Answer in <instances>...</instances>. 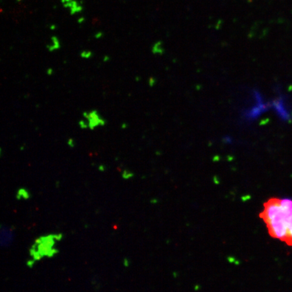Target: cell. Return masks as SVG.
Listing matches in <instances>:
<instances>
[{"mask_svg": "<svg viewBox=\"0 0 292 292\" xmlns=\"http://www.w3.org/2000/svg\"><path fill=\"white\" fill-rule=\"evenodd\" d=\"M62 239V235H50L38 238L33 244L30 253L32 257V265L34 261L40 260L44 257H51L57 253L58 250L55 248L56 243Z\"/></svg>", "mask_w": 292, "mask_h": 292, "instance_id": "cell-1", "label": "cell"}, {"mask_svg": "<svg viewBox=\"0 0 292 292\" xmlns=\"http://www.w3.org/2000/svg\"><path fill=\"white\" fill-rule=\"evenodd\" d=\"M272 107L281 119L288 121L291 119V111L287 99L282 96L277 98L272 103Z\"/></svg>", "mask_w": 292, "mask_h": 292, "instance_id": "cell-2", "label": "cell"}, {"mask_svg": "<svg viewBox=\"0 0 292 292\" xmlns=\"http://www.w3.org/2000/svg\"><path fill=\"white\" fill-rule=\"evenodd\" d=\"M82 116L88 122L89 129L94 130L99 127H104L106 124V120L99 114L97 110L85 111L82 113Z\"/></svg>", "mask_w": 292, "mask_h": 292, "instance_id": "cell-3", "label": "cell"}, {"mask_svg": "<svg viewBox=\"0 0 292 292\" xmlns=\"http://www.w3.org/2000/svg\"><path fill=\"white\" fill-rule=\"evenodd\" d=\"M281 200L287 212V240L286 243L292 246V199L281 198Z\"/></svg>", "mask_w": 292, "mask_h": 292, "instance_id": "cell-4", "label": "cell"}, {"mask_svg": "<svg viewBox=\"0 0 292 292\" xmlns=\"http://www.w3.org/2000/svg\"><path fill=\"white\" fill-rule=\"evenodd\" d=\"M14 229L8 225L1 226V246L2 247L8 248L12 246L14 240Z\"/></svg>", "mask_w": 292, "mask_h": 292, "instance_id": "cell-5", "label": "cell"}, {"mask_svg": "<svg viewBox=\"0 0 292 292\" xmlns=\"http://www.w3.org/2000/svg\"><path fill=\"white\" fill-rule=\"evenodd\" d=\"M30 194L29 193V191L24 188H20V189H19L18 191H17L16 198L18 199H27L30 198Z\"/></svg>", "mask_w": 292, "mask_h": 292, "instance_id": "cell-6", "label": "cell"}, {"mask_svg": "<svg viewBox=\"0 0 292 292\" xmlns=\"http://www.w3.org/2000/svg\"><path fill=\"white\" fill-rule=\"evenodd\" d=\"M78 126L81 129H89V125H88V122L86 119L83 120L81 119L79 121H78Z\"/></svg>", "mask_w": 292, "mask_h": 292, "instance_id": "cell-7", "label": "cell"}, {"mask_svg": "<svg viewBox=\"0 0 292 292\" xmlns=\"http://www.w3.org/2000/svg\"><path fill=\"white\" fill-rule=\"evenodd\" d=\"M133 176V174L130 172L128 170H125V171L122 173V177L124 179H128V178H131Z\"/></svg>", "mask_w": 292, "mask_h": 292, "instance_id": "cell-8", "label": "cell"}, {"mask_svg": "<svg viewBox=\"0 0 292 292\" xmlns=\"http://www.w3.org/2000/svg\"><path fill=\"white\" fill-rule=\"evenodd\" d=\"M81 57L82 58H89L91 57V56H92V53H91V51H82L81 54Z\"/></svg>", "mask_w": 292, "mask_h": 292, "instance_id": "cell-9", "label": "cell"}, {"mask_svg": "<svg viewBox=\"0 0 292 292\" xmlns=\"http://www.w3.org/2000/svg\"><path fill=\"white\" fill-rule=\"evenodd\" d=\"M67 145L71 147V148H73V147H75V145H76V143H75V141L74 140V139L72 138H69L68 139V141H67Z\"/></svg>", "mask_w": 292, "mask_h": 292, "instance_id": "cell-10", "label": "cell"}, {"mask_svg": "<svg viewBox=\"0 0 292 292\" xmlns=\"http://www.w3.org/2000/svg\"><path fill=\"white\" fill-rule=\"evenodd\" d=\"M47 74L48 76H51L54 74V70L52 68H48L47 70Z\"/></svg>", "mask_w": 292, "mask_h": 292, "instance_id": "cell-11", "label": "cell"}, {"mask_svg": "<svg viewBox=\"0 0 292 292\" xmlns=\"http://www.w3.org/2000/svg\"><path fill=\"white\" fill-rule=\"evenodd\" d=\"M105 168H106V167H105V166H104V165H103V164H102V165H100V166H99V171H104V170H105Z\"/></svg>", "mask_w": 292, "mask_h": 292, "instance_id": "cell-12", "label": "cell"}, {"mask_svg": "<svg viewBox=\"0 0 292 292\" xmlns=\"http://www.w3.org/2000/svg\"><path fill=\"white\" fill-rule=\"evenodd\" d=\"M125 127H126V124L123 123V125H122V128H123V129H125Z\"/></svg>", "mask_w": 292, "mask_h": 292, "instance_id": "cell-13", "label": "cell"}, {"mask_svg": "<svg viewBox=\"0 0 292 292\" xmlns=\"http://www.w3.org/2000/svg\"><path fill=\"white\" fill-rule=\"evenodd\" d=\"M108 59H109V58H108V57H106V58H105V59H104V62H107L108 60H109Z\"/></svg>", "mask_w": 292, "mask_h": 292, "instance_id": "cell-14", "label": "cell"}]
</instances>
